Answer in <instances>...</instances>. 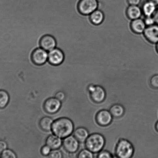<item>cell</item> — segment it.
<instances>
[{
	"mask_svg": "<svg viewBox=\"0 0 158 158\" xmlns=\"http://www.w3.org/2000/svg\"><path fill=\"white\" fill-rule=\"evenodd\" d=\"M10 100V97L7 91L0 89V108H4L7 106Z\"/></svg>",
	"mask_w": 158,
	"mask_h": 158,
	"instance_id": "obj_21",
	"label": "cell"
},
{
	"mask_svg": "<svg viewBox=\"0 0 158 158\" xmlns=\"http://www.w3.org/2000/svg\"><path fill=\"white\" fill-rule=\"evenodd\" d=\"M156 130L158 131V121L157 122L156 125Z\"/></svg>",
	"mask_w": 158,
	"mask_h": 158,
	"instance_id": "obj_34",
	"label": "cell"
},
{
	"mask_svg": "<svg viewBox=\"0 0 158 158\" xmlns=\"http://www.w3.org/2000/svg\"><path fill=\"white\" fill-rule=\"evenodd\" d=\"M17 156L14 152L9 149H6L0 155L1 158H16Z\"/></svg>",
	"mask_w": 158,
	"mask_h": 158,
	"instance_id": "obj_23",
	"label": "cell"
},
{
	"mask_svg": "<svg viewBox=\"0 0 158 158\" xmlns=\"http://www.w3.org/2000/svg\"><path fill=\"white\" fill-rule=\"evenodd\" d=\"M150 84L153 88H158V75H156L152 77L150 80Z\"/></svg>",
	"mask_w": 158,
	"mask_h": 158,
	"instance_id": "obj_26",
	"label": "cell"
},
{
	"mask_svg": "<svg viewBox=\"0 0 158 158\" xmlns=\"http://www.w3.org/2000/svg\"><path fill=\"white\" fill-rule=\"evenodd\" d=\"M156 49L158 53V42L157 43H156Z\"/></svg>",
	"mask_w": 158,
	"mask_h": 158,
	"instance_id": "obj_35",
	"label": "cell"
},
{
	"mask_svg": "<svg viewBox=\"0 0 158 158\" xmlns=\"http://www.w3.org/2000/svg\"><path fill=\"white\" fill-rule=\"evenodd\" d=\"M155 4L148 1L145 2L142 5V10L145 16H152L157 7Z\"/></svg>",
	"mask_w": 158,
	"mask_h": 158,
	"instance_id": "obj_17",
	"label": "cell"
},
{
	"mask_svg": "<svg viewBox=\"0 0 158 158\" xmlns=\"http://www.w3.org/2000/svg\"><path fill=\"white\" fill-rule=\"evenodd\" d=\"M53 122V120L50 117H45L40 119L39 124L40 128L43 131H48L52 130Z\"/></svg>",
	"mask_w": 158,
	"mask_h": 158,
	"instance_id": "obj_19",
	"label": "cell"
},
{
	"mask_svg": "<svg viewBox=\"0 0 158 158\" xmlns=\"http://www.w3.org/2000/svg\"><path fill=\"white\" fill-rule=\"evenodd\" d=\"M61 138L55 134L49 135L46 139V145L52 150L58 149L62 145Z\"/></svg>",
	"mask_w": 158,
	"mask_h": 158,
	"instance_id": "obj_13",
	"label": "cell"
},
{
	"mask_svg": "<svg viewBox=\"0 0 158 158\" xmlns=\"http://www.w3.org/2000/svg\"><path fill=\"white\" fill-rule=\"evenodd\" d=\"M61 106V101L55 97H52L45 100L43 104V108L48 114H52L58 112Z\"/></svg>",
	"mask_w": 158,
	"mask_h": 158,
	"instance_id": "obj_8",
	"label": "cell"
},
{
	"mask_svg": "<svg viewBox=\"0 0 158 158\" xmlns=\"http://www.w3.org/2000/svg\"><path fill=\"white\" fill-rule=\"evenodd\" d=\"M156 24L158 25V8L156 9L155 12L153 15Z\"/></svg>",
	"mask_w": 158,
	"mask_h": 158,
	"instance_id": "obj_32",
	"label": "cell"
},
{
	"mask_svg": "<svg viewBox=\"0 0 158 158\" xmlns=\"http://www.w3.org/2000/svg\"><path fill=\"white\" fill-rule=\"evenodd\" d=\"M89 136V133L88 130L82 127L77 128L74 132V137L80 143L85 142Z\"/></svg>",
	"mask_w": 158,
	"mask_h": 158,
	"instance_id": "obj_18",
	"label": "cell"
},
{
	"mask_svg": "<svg viewBox=\"0 0 158 158\" xmlns=\"http://www.w3.org/2000/svg\"><path fill=\"white\" fill-rule=\"evenodd\" d=\"M66 94L62 91H58L55 94V97L61 102H63L66 98Z\"/></svg>",
	"mask_w": 158,
	"mask_h": 158,
	"instance_id": "obj_29",
	"label": "cell"
},
{
	"mask_svg": "<svg viewBox=\"0 0 158 158\" xmlns=\"http://www.w3.org/2000/svg\"><path fill=\"white\" fill-rule=\"evenodd\" d=\"M88 90L89 91L91 99L96 103H101L106 98V91L101 86L90 85L88 86Z\"/></svg>",
	"mask_w": 158,
	"mask_h": 158,
	"instance_id": "obj_5",
	"label": "cell"
},
{
	"mask_svg": "<svg viewBox=\"0 0 158 158\" xmlns=\"http://www.w3.org/2000/svg\"><path fill=\"white\" fill-rule=\"evenodd\" d=\"M130 5L138 6L140 4L141 0H127Z\"/></svg>",
	"mask_w": 158,
	"mask_h": 158,
	"instance_id": "obj_31",
	"label": "cell"
},
{
	"mask_svg": "<svg viewBox=\"0 0 158 158\" xmlns=\"http://www.w3.org/2000/svg\"><path fill=\"white\" fill-rule=\"evenodd\" d=\"M113 116L109 111L103 110L99 111L96 117V122L101 126H107L111 123Z\"/></svg>",
	"mask_w": 158,
	"mask_h": 158,
	"instance_id": "obj_10",
	"label": "cell"
},
{
	"mask_svg": "<svg viewBox=\"0 0 158 158\" xmlns=\"http://www.w3.org/2000/svg\"><path fill=\"white\" fill-rule=\"evenodd\" d=\"M145 24L147 26L153 25L156 24L155 21L152 16H145L144 19Z\"/></svg>",
	"mask_w": 158,
	"mask_h": 158,
	"instance_id": "obj_27",
	"label": "cell"
},
{
	"mask_svg": "<svg viewBox=\"0 0 158 158\" xmlns=\"http://www.w3.org/2000/svg\"><path fill=\"white\" fill-rule=\"evenodd\" d=\"M99 158H111L113 157L112 154L109 151H100L97 156Z\"/></svg>",
	"mask_w": 158,
	"mask_h": 158,
	"instance_id": "obj_25",
	"label": "cell"
},
{
	"mask_svg": "<svg viewBox=\"0 0 158 158\" xmlns=\"http://www.w3.org/2000/svg\"><path fill=\"white\" fill-rule=\"evenodd\" d=\"M51 148L48 145H44L41 148V154L44 156H49L51 152Z\"/></svg>",
	"mask_w": 158,
	"mask_h": 158,
	"instance_id": "obj_28",
	"label": "cell"
},
{
	"mask_svg": "<svg viewBox=\"0 0 158 158\" xmlns=\"http://www.w3.org/2000/svg\"><path fill=\"white\" fill-rule=\"evenodd\" d=\"M62 145L67 152L74 154L78 151L79 142L74 136L69 135L65 138L62 142Z\"/></svg>",
	"mask_w": 158,
	"mask_h": 158,
	"instance_id": "obj_9",
	"label": "cell"
},
{
	"mask_svg": "<svg viewBox=\"0 0 158 158\" xmlns=\"http://www.w3.org/2000/svg\"><path fill=\"white\" fill-rule=\"evenodd\" d=\"M49 157L51 158H62L63 157V154L62 152L58 149L53 150L51 151Z\"/></svg>",
	"mask_w": 158,
	"mask_h": 158,
	"instance_id": "obj_24",
	"label": "cell"
},
{
	"mask_svg": "<svg viewBox=\"0 0 158 158\" xmlns=\"http://www.w3.org/2000/svg\"><path fill=\"white\" fill-rule=\"evenodd\" d=\"M86 148L96 153L100 152L104 147L106 140L104 137L99 133H94L90 135L85 141Z\"/></svg>",
	"mask_w": 158,
	"mask_h": 158,
	"instance_id": "obj_2",
	"label": "cell"
},
{
	"mask_svg": "<svg viewBox=\"0 0 158 158\" xmlns=\"http://www.w3.org/2000/svg\"><path fill=\"white\" fill-rule=\"evenodd\" d=\"M77 157L79 158H92L94 157L93 153L86 148L80 151Z\"/></svg>",
	"mask_w": 158,
	"mask_h": 158,
	"instance_id": "obj_22",
	"label": "cell"
},
{
	"mask_svg": "<svg viewBox=\"0 0 158 158\" xmlns=\"http://www.w3.org/2000/svg\"><path fill=\"white\" fill-rule=\"evenodd\" d=\"M109 111L113 117L119 118L123 115L125 113V109L122 105L117 104L111 107Z\"/></svg>",
	"mask_w": 158,
	"mask_h": 158,
	"instance_id": "obj_20",
	"label": "cell"
},
{
	"mask_svg": "<svg viewBox=\"0 0 158 158\" xmlns=\"http://www.w3.org/2000/svg\"><path fill=\"white\" fill-rule=\"evenodd\" d=\"M98 0H79L77 4V10L83 15H90L98 8Z\"/></svg>",
	"mask_w": 158,
	"mask_h": 158,
	"instance_id": "obj_4",
	"label": "cell"
},
{
	"mask_svg": "<svg viewBox=\"0 0 158 158\" xmlns=\"http://www.w3.org/2000/svg\"><path fill=\"white\" fill-rule=\"evenodd\" d=\"M147 1L154 3L156 6H158V0H147Z\"/></svg>",
	"mask_w": 158,
	"mask_h": 158,
	"instance_id": "obj_33",
	"label": "cell"
},
{
	"mask_svg": "<svg viewBox=\"0 0 158 158\" xmlns=\"http://www.w3.org/2000/svg\"><path fill=\"white\" fill-rule=\"evenodd\" d=\"M39 44L42 48L48 52L55 48L57 46V41L52 35H43L40 38Z\"/></svg>",
	"mask_w": 158,
	"mask_h": 158,
	"instance_id": "obj_12",
	"label": "cell"
},
{
	"mask_svg": "<svg viewBox=\"0 0 158 158\" xmlns=\"http://www.w3.org/2000/svg\"><path fill=\"white\" fill-rule=\"evenodd\" d=\"M146 26L144 20L140 18L132 20L130 24L131 30L134 33L137 34L143 33Z\"/></svg>",
	"mask_w": 158,
	"mask_h": 158,
	"instance_id": "obj_14",
	"label": "cell"
},
{
	"mask_svg": "<svg viewBox=\"0 0 158 158\" xmlns=\"http://www.w3.org/2000/svg\"><path fill=\"white\" fill-rule=\"evenodd\" d=\"M74 124L72 120L67 118L62 117L54 121L52 130L55 135L60 138H65L73 132Z\"/></svg>",
	"mask_w": 158,
	"mask_h": 158,
	"instance_id": "obj_1",
	"label": "cell"
},
{
	"mask_svg": "<svg viewBox=\"0 0 158 158\" xmlns=\"http://www.w3.org/2000/svg\"><path fill=\"white\" fill-rule=\"evenodd\" d=\"M64 59V53L61 49L57 48H55L49 51L48 54V61L53 66L60 65L62 63Z\"/></svg>",
	"mask_w": 158,
	"mask_h": 158,
	"instance_id": "obj_7",
	"label": "cell"
},
{
	"mask_svg": "<svg viewBox=\"0 0 158 158\" xmlns=\"http://www.w3.org/2000/svg\"><path fill=\"white\" fill-rule=\"evenodd\" d=\"M7 148V143L4 140H0V155Z\"/></svg>",
	"mask_w": 158,
	"mask_h": 158,
	"instance_id": "obj_30",
	"label": "cell"
},
{
	"mask_svg": "<svg viewBox=\"0 0 158 158\" xmlns=\"http://www.w3.org/2000/svg\"><path fill=\"white\" fill-rule=\"evenodd\" d=\"M143 33L150 43L156 44L158 42V25L155 24L147 26Z\"/></svg>",
	"mask_w": 158,
	"mask_h": 158,
	"instance_id": "obj_11",
	"label": "cell"
},
{
	"mask_svg": "<svg viewBox=\"0 0 158 158\" xmlns=\"http://www.w3.org/2000/svg\"><path fill=\"white\" fill-rule=\"evenodd\" d=\"M89 15V19L91 23L95 25L101 24L104 19L105 16L103 12L97 9Z\"/></svg>",
	"mask_w": 158,
	"mask_h": 158,
	"instance_id": "obj_16",
	"label": "cell"
},
{
	"mask_svg": "<svg viewBox=\"0 0 158 158\" xmlns=\"http://www.w3.org/2000/svg\"><path fill=\"white\" fill-rule=\"evenodd\" d=\"M142 13V9L138 6L130 5L126 10L127 16L132 20L140 18Z\"/></svg>",
	"mask_w": 158,
	"mask_h": 158,
	"instance_id": "obj_15",
	"label": "cell"
},
{
	"mask_svg": "<svg viewBox=\"0 0 158 158\" xmlns=\"http://www.w3.org/2000/svg\"><path fill=\"white\" fill-rule=\"evenodd\" d=\"M31 59L32 63L36 65H43L48 60L47 51L42 48H37L32 51L31 55Z\"/></svg>",
	"mask_w": 158,
	"mask_h": 158,
	"instance_id": "obj_6",
	"label": "cell"
},
{
	"mask_svg": "<svg viewBox=\"0 0 158 158\" xmlns=\"http://www.w3.org/2000/svg\"><path fill=\"white\" fill-rule=\"evenodd\" d=\"M134 152V146L129 141L125 139H121L119 141L115 149V154L117 157L131 158Z\"/></svg>",
	"mask_w": 158,
	"mask_h": 158,
	"instance_id": "obj_3",
	"label": "cell"
}]
</instances>
